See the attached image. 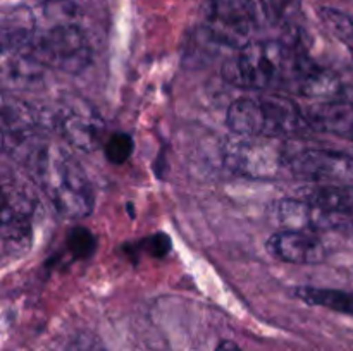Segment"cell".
<instances>
[{"mask_svg":"<svg viewBox=\"0 0 353 351\" xmlns=\"http://www.w3.org/2000/svg\"><path fill=\"white\" fill-rule=\"evenodd\" d=\"M309 58L283 40H252L221 67L224 81L243 89H276L295 86L309 67Z\"/></svg>","mask_w":353,"mask_h":351,"instance_id":"obj_1","label":"cell"},{"mask_svg":"<svg viewBox=\"0 0 353 351\" xmlns=\"http://www.w3.org/2000/svg\"><path fill=\"white\" fill-rule=\"evenodd\" d=\"M26 165L37 184L62 217L78 220L93 212V186L83 165L68 148L43 143Z\"/></svg>","mask_w":353,"mask_h":351,"instance_id":"obj_2","label":"cell"},{"mask_svg":"<svg viewBox=\"0 0 353 351\" xmlns=\"http://www.w3.org/2000/svg\"><path fill=\"white\" fill-rule=\"evenodd\" d=\"M37 33L30 54L45 67H54L68 74H78L92 62V47L76 7L55 6L34 12Z\"/></svg>","mask_w":353,"mask_h":351,"instance_id":"obj_3","label":"cell"},{"mask_svg":"<svg viewBox=\"0 0 353 351\" xmlns=\"http://www.w3.org/2000/svg\"><path fill=\"white\" fill-rule=\"evenodd\" d=\"M223 155L226 167L245 178L271 179L288 167V155L276 138L234 134L224 145Z\"/></svg>","mask_w":353,"mask_h":351,"instance_id":"obj_4","label":"cell"},{"mask_svg":"<svg viewBox=\"0 0 353 351\" xmlns=\"http://www.w3.org/2000/svg\"><path fill=\"white\" fill-rule=\"evenodd\" d=\"M34 202L16 182L3 181L0 236L6 257H21L30 250L33 236Z\"/></svg>","mask_w":353,"mask_h":351,"instance_id":"obj_5","label":"cell"},{"mask_svg":"<svg viewBox=\"0 0 353 351\" xmlns=\"http://www.w3.org/2000/svg\"><path fill=\"white\" fill-rule=\"evenodd\" d=\"M55 129L69 147L85 153L97 150L107 140L102 116L81 100L68 103L57 110Z\"/></svg>","mask_w":353,"mask_h":351,"instance_id":"obj_6","label":"cell"},{"mask_svg":"<svg viewBox=\"0 0 353 351\" xmlns=\"http://www.w3.org/2000/svg\"><path fill=\"white\" fill-rule=\"evenodd\" d=\"M288 169L314 182L353 184V157L343 151L305 148L288 157Z\"/></svg>","mask_w":353,"mask_h":351,"instance_id":"obj_7","label":"cell"},{"mask_svg":"<svg viewBox=\"0 0 353 351\" xmlns=\"http://www.w3.org/2000/svg\"><path fill=\"white\" fill-rule=\"evenodd\" d=\"M265 248L272 257L288 264L316 265L326 260L324 243L307 231H279L269 237Z\"/></svg>","mask_w":353,"mask_h":351,"instance_id":"obj_8","label":"cell"},{"mask_svg":"<svg viewBox=\"0 0 353 351\" xmlns=\"http://www.w3.org/2000/svg\"><path fill=\"white\" fill-rule=\"evenodd\" d=\"M276 220L283 229L316 233L323 229H334L341 226L338 213L326 212L305 198H285L276 205Z\"/></svg>","mask_w":353,"mask_h":351,"instance_id":"obj_9","label":"cell"},{"mask_svg":"<svg viewBox=\"0 0 353 351\" xmlns=\"http://www.w3.org/2000/svg\"><path fill=\"white\" fill-rule=\"evenodd\" d=\"M265 109V138L302 134L312 129L305 112L283 95H261Z\"/></svg>","mask_w":353,"mask_h":351,"instance_id":"obj_10","label":"cell"},{"mask_svg":"<svg viewBox=\"0 0 353 351\" xmlns=\"http://www.w3.org/2000/svg\"><path fill=\"white\" fill-rule=\"evenodd\" d=\"M0 78L7 93L34 92L45 85V65L24 52H6L2 54Z\"/></svg>","mask_w":353,"mask_h":351,"instance_id":"obj_11","label":"cell"},{"mask_svg":"<svg viewBox=\"0 0 353 351\" xmlns=\"http://www.w3.org/2000/svg\"><path fill=\"white\" fill-rule=\"evenodd\" d=\"M312 129L321 133L353 136V102L352 100H326L314 103L305 112Z\"/></svg>","mask_w":353,"mask_h":351,"instance_id":"obj_12","label":"cell"},{"mask_svg":"<svg viewBox=\"0 0 353 351\" xmlns=\"http://www.w3.org/2000/svg\"><path fill=\"white\" fill-rule=\"evenodd\" d=\"M37 33V16L28 7H14L6 10L2 16V54L6 52H24L30 50Z\"/></svg>","mask_w":353,"mask_h":351,"instance_id":"obj_13","label":"cell"},{"mask_svg":"<svg viewBox=\"0 0 353 351\" xmlns=\"http://www.w3.org/2000/svg\"><path fill=\"white\" fill-rule=\"evenodd\" d=\"M226 126L236 136H265V109L262 96L236 98L226 112Z\"/></svg>","mask_w":353,"mask_h":351,"instance_id":"obj_14","label":"cell"},{"mask_svg":"<svg viewBox=\"0 0 353 351\" xmlns=\"http://www.w3.org/2000/svg\"><path fill=\"white\" fill-rule=\"evenodd\" d=\"M295 89L300 95L326 102V100L343 98L345 86L333 71L309 64V67L296 79Z\"/></svg>","mask_w":353,"mask_h":351,"instance_id":"obj_15","label":"cell"},{"mask_svg":"<svg viewBox=\"0 0 353 351\" xmlns=\"http://www.w3.org/2000/svg\"><path fill=\"white\" fill-rule=\"evenodd\" d=\"M302 0H245L257 30L288 24L299 14Z\"/></svg>","mask_w":353,"mask_h":351,"instance_id":"obj_16","label":"cell"},{"mask_svg":"<svg viewBox=\"0 0 353 351\" xmlns=\"http://www.w3.org/2000/svg\"><path fill=\"white\" fill-rule=\"evenodd\" d=\"M295 295L307 305L323 306V308L333 310V312L345 313L353 317V295L341 291V289L327 288H310V286H300L295 289Z\"/></svg>","mask_w":353,"mask_h":351,"instance_id":"obj_17","label":"cell"},{"mask_svg":"<svg viewBox=\"0 0 353 351\" xmlns=\"http://www.w3.org/2000/svg\"><path fill=\"white\" fill-rule=\"evenodd\" d=\"M305 200L326 212L338 213V215H348L353 212V188L347 186L343 188V186L331 184L312 188L305 193Z\"/></svg>","mask_w":353,"mask_h":351,"instance_id":"obj_18","label":"cell"},{"mask_svg":"<svg viewBox=\"0 0 353 351\" xmlns=\"http://www.w3.org/2000/svg\"><path fill=\"white\" fill-rule=\"evenodd\" d=\"M319 17L334 38L353 48V19L348 14L333 7H321Z\"/></svg>","mask_w":353,"mask_h":351,"instance_id":"obj_19","label":"cell"},{"mask_svg":"<svg viewBox=\"0 0 353 351\" xmlns=\"http://www.w3.org/2000/svg\"><path fill=\"white\" fill-rule=\"evenodd\" d=\"M134 151V140L128 133H112L103 143V155L114 165L130 160Z\"/></svg>","mask_w":353,"mask_h":351,"instance_id":"obj_20","label":"cell"},{"mask_svg":"<svg viewBox=\"0 0 353 351\" xmlns=\"http://www.w3.org/2000/svg\"><path fill=\"white\" fill-rule=\"evenodd\" d=\"M97 237L86 227H76L68 236V250L74 258H90L95 253Z\"/></svg>","mask_w":353,"mask_h":351,"instance_id":"obj_21","label":"cell"},{"mask_svg":"<svg viewBox=\"0 0 353 351\" xmlns=\"http://www.w3.org/2000/svg\"><path fill=\"white\" fill-rule=\"evenodd\" d=\"M68 351H107L102 341L92 332H79L78 336L72 337L69 343Z\"/></svg>","mask_w":353,"mask_h":351,"instance_id":"obj_22","label":"cell"},{"mask_svg":"<svg viewBox=\"0 0 353 351\" xmlns=\"http://www.w3.org/2000/svg\"><path fill=\"white\" fill-rule=\"evenodd\" d=\"M145 248L148 250V253H152L154 257H165V255L171 251V237L164 233L154 234V236L148 237L147 241H143Z\"/></svg>","mask_w":353,"mask_h":351,"instance_id":"obj_23","label":"cell"},{"mask_svg":"<svg viewBox=\"0 0 353 351\" xmlns=\"http://www.w3.org/2000/svg\"><path fill=\"white\" fill-rule=\"evenodd\" d=\"M216 351H243V350H241L240 344H236L234 341L224 339V341H221L219 344H217Z\"/></svg>","mask_w":353,"mask_h":351,"instance_id":"obj_24","label":"cell"},{"mask_svg":"<svg viewBox=\"0 0 353 351\" xmlns=\"http://www.w3.org/2000/svg\"><path fill=\"white\" fill-rule=\"evenodd\" d=\"M352 61H353V54H352Z\"/></svg>","mask_w":353,"mask_h":351,"instance_id":"obj_25","label":"cell"}]
</instances>
